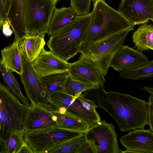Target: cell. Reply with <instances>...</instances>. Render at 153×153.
Returning a JSON list of instances; mask_svg holds the SVG:
<instances>
[{
    "instance_id": "obj_1",
    "label": "cell",
    "mask_w": 153,
    "mask_h": 153,
    "mask_svg": "<svg viewBox=\"0 0 153 153\" xmlns=\"http://www.w3.org/2000/svg\"><path fill=\"white\" fill-rule=\"evenodd\" d=\"M93 9L82 43L97 42L123 31L134 29L132 25L105 0H91Z\"/></svg>"
},
{
    "instance_id": "obj_2",
    "label": "cell",
    "mask_w": 153,
    "mask_h": 153,
    "mask_svg": "<svg viewBox=\"0 0 153 153\" xmlns=\"http://www.w3.org/2000/svg\"><path fill=\"white\" fill-rule=\"evenodd\" d=\"M91 15V13L77 16L67 25L51 36L47 42L50 51L67 62L79 53Z\"/></svg>"
},
{
    "instance_id": "obj_3",
    "label": "cell",
    "mask_w": 153,
    "mask_h": 153,
    "mask_svg": "<svg viewBox=\"0 0 153 153\" xmlns=\"http://www.w3.org/2000/svg\"><path fill=\"white\" fill-rule=\"evenodd\" d=\"M30 108L21 103L19 98L1 83L0 137L6 139L11 131L24 128Z\"/></svg>"
},
{
    "instance_id": "obj_4",
    "label": "cell",
    "mask_w": 153,
    "mask_h": 153,
    "mask_svg": "<svg viewBox=\"0 0 153 153\" xmlns=\"http://www.w3.org/2000/svg\"><path fill=\"white\" fill-rule=\"evenodd\" d=\"M48 106L78 118L90 127L101 120L93 102L82 94L75 97L60 91L48 98Z\"/></svg>"
},
{
    "instance_id": "obj_5",
    "label": "cell",
    "mask_w": 153,
    "mask_h": 153,
    "mask_svg": "<svg viewBox=\"0 0 153 153\" xmlns=\"http://www.w3.org/2000/svg\"><path fill=\"white\" fill-rule=\"evenodd\" d=\"M82 137L84 132L53 127L25 131L24 140L33 153H50L67 142Z\"/></svg>"
},
{
    "instance_id": "obj_6",
    "label": "cell",
    "mask_w": 153,
    "mask_h": 153,
    "mask_svg": "<svg viewBox=\"0 0 153 153\" xmlns=\"http://www.w3.org/2000/svg\"><path fill=\"white\" fill-rule=\"evenodd\" d=\"M56 4L50 0H25L23 15L26 34L45 36Z\"/></svg>"
},
{
    "instance_id": "obj_7",
    "label": "cell",
    "mask_w": 153,
    "mask_h": 153,
    "mask_svg": "<svg viewBox=\"0 0 153 153\" xmlns=\"http://www.w3.org/2000/svg\"><path fill=\"white\" fill-rule=\"evenodd\" d=\"M132 30H127L97 42L82 43L79 53L97 61L105 76L114 55L123 45L126 36Z\"/></svg>"
},
{
    "instance_id": "obj_8",
    "label": "cell",
    "mask_w": 153,
    "mask_h": 153,
    "mask_svg": "<svg viewBox=\"0 0 153 153\" xmlns=\"http://www.w3.org/2000/svg\"><path fill=\"white\" fill-rule=\"evenodd\" d=\"M113 124L101 120L84 132L94 153H121Z\"/></svg>"
},
{
    "instance_id": "obj_9",
    "label": "cell",
    "mask_w": 153,
    "mask_h": 153,
    "mask_svg": "<svg viewBox=\"0 0 153 153\" xmlns=\"http://www.w3.org/2000/svg\"><path fill=\"white\" fill-rule=\"evenodd\" d=\"M21 50L23 72L20 75V78L26 96L32 106L37 105L46 108L48 104V98L41 84L40 78L35 71L32 63L29 62L21 43Z\"/></svg>"
},
{
    "instance_id": "obj_10",
    "label": "cell",
    "mask_w": 153,
    "mask_h": 153,
    "mask_svg": "<svg viewBox=\"0 0 153 153\" xmlns=\"http://www.w3.org/2000/svg\"><path fill=\"white\" fill-rule=\"evenodd\" d=\"M69 76L80 81L104 85L105 76L98 62L90 57L82 55L78 60L69 63Z\"/></svg>"
},
{
    "instance_id": "obj_11",
    "label": "cell",
    "mask_w": 153,
    "mask_h": 153,
    "mask_svg": "<svg viewBox=\"0 0 153 153\" xmlns=\"http://www.w3.org/2000/svg\"><path fill=\"white\" fill-rule=\"evenodd\" d=\"M118 11L134 26L153 22V0H122Z\"/></svg>"
},
{
    "instance_id": "obj_12",
    "label": "cell",
    "mask_w": 153,
    "mask_h": 153,
    "mask_svg": "<svg viewBox=\"0 0 153 153\" xmlns=\"http://www.w3.org/2000/svg\"><path fill=\"white\" fill-rule=\"evenodd\" d=\"M150 61L141 52L126 45H122L115 53L109 67L119 72L143 66Z\"/></svg>"
},
{
    "instance_id": "obj_13",
    "label": "cell",
    "mask_w": 153,
    "mask_h": 153,
    "mask_svg": "<svg viewBox=\"0 0 153 153\" xmlns=\"http://www.w3.org/2000/svg\"><path fill=\"white\" fill-rule=\"evenodd\" d=\"M32 63L40 78L69 71V63L44 48L38 57Z\"/></svg>"
},
{
    "instance_id": "obj_14",
    "label": "cell",
    "mask_w": 153,
    "mask_h": 153,
    "mask_svg": "<svg viewBox=\"0 0 153 153\" xmlns=\"http://www.w3.org/2000/svg\"><path fill=\"white\" fill-rule=\"evenodd\" d=\"M120 140L126 149L137 153H153V132L150 129L133 130L123 136Z\"/></svg>"
},
{
    "instance_id": "obj_15",
    "label": "cell",
    "mask_w": 153,
    "mask_h": 153,
    "mask_svg": "<svg viewBox=\"0 0 153 153\" xmlns=\"http://www.w3.org/2000/svg\"><path fill=\"white\" fill-rule=\"evenodd\" d=\"M53 127H58V126L48 110L37 105L32 106L30 108L25 123V132Z\"/></svg>"
},
{
    "instance_id": "obj_16",
    "label": "cell",
    "mask_w": 153,
    "mask_h": 153,
    "mask_svg": "<svg viewBox=\"0 0 153 153\" xmlns=\"http://www.w3.org/2000/svg\"><path fill=\"white\" fill-rule=\"evenodd\" d=\"M0 62L7 69L15 72L19 75L23 72L21 43L19 40H14L10 45L1 51Z\"/></svg>"
},
{
    "instance_id": "obj_17",
    "label": "cell",
    "mask_w": 153,
    "mask_h": 153,
    "mask_svg": "<svg viewBox=\"0 0 153 153\" xmlns=\"http://www.w3.org/2000/svg\"><path fill=\"white\" fill-rule=\"evenodd\" d=\"M25 0H11L8 19L14 36V40H22L26 34L23 20V9Z\"/></svg>"
},
{
    "instance_id": "obj_18",
    "label": "cell",
    "mask_w": 153,
    "mask_h": 153,
    "mask_svg": "<svg viewBox=\"0 0 153 153\" xmlns=\"http://www.w3.org/2000/svg\"><path fill=\"white\" fill-rule=\"evenodd\" d=\"M46 108L53 116L59 128L84 132L89 127L86 123L78 118L68 114L60 112L49 106Z\"/></svg>"
},
{
    "instance_id": "obj_19",
    "label": "cell",
    "mask_w": 153,
    "mask_h": 153,
    "mask_svg": "<svg viewBox=\"0 0 153 153\" xmlns=\"http://www.w3.org/2000/svg\"><path fill=\"white\" fill-rule=\"evenodd\" d=\"M77 16L71 7L55 8L47 33L51 36L73 21Z\"/></svg>"
},
{
    "instance_id": "obj_20",
    "label": "cell",
    "mask_w": 153,
    "mask_h": 153,
    "mask_svg": "<svg viewBox=\"0 0 153 153\" xmlns=\"http://www.w3.org/2000/svg\"><path fill=\"white\" fill-rule=\"evenodd\" d=\"M132 39L137 51L142 52L153 50V25L147 22L141 24L133 33Z\"/></svg>"
},
{
    "instance_id": "obj_21",
    "label": "cell",
    "mask_w": 153,
    "mask_h": 153,
    "mask_svg": "<svg viewBox=\"0 0 153 153\" xmlns=\"http://www.w3.org/2000/svg\"><path fill=\"white\" fill-rule=\"evenodd\" d=\"M44 36L26 34L20 42L29 62L34 61L40 55L46 44Z\"/></svg>"
},
{
    "instance_id": "obj_22",
    "label": "cell",
    "mask_w": 153,
    "mask_h": 153,
    "mask_svg": "<svg viewBox=\"0 0 153 153\" xmlns=\"http://www.w3.org/2000/svg\"><path fill=\"white\" fill-rule=\"evenodd\" d=\"M69 75L68 71L40 78L41 84L48 98L56 92L64 91L65 83Z\"/></svg>"
},
{
    "instance_id": "obj_23",
    "label": "cell",
    "mask_w": 153,
    "mask_h": 153,
    "mask_svg": "<svg viewBox=\"0 0 153 153\" xmlns=\"http://www.w3.org/2000/svg\"><path fill=\"white\" fill-rule=\"evenodd\" d=\"M25 128L11 131L6 139L0 137V153H16L23 144Z\"/></svg>"
},
{
    "instance_id": "obj_24",
    "label": "cell",
    "mask_w": 153,
    "mask_h": 153,
    "mask_svg": "<svg viewBox=\"0 0 153 153\" xmlns=\"http://www.w3.org/2000/svg\"><path fill=\"white\" fill-rule=\"evenodd\" d=\"M0 70L1 77L6 86L19 98L23 104L31 107L32 105L28 99L22 94L20 85L13 72L6 69L0 62Z\"/></svg>"
},
{
    "instance_id": "obj_25",
    "label": "cell",
    "mask_w": 153,
    "mask_h": 153,
    "mask_svg": "<svg viewBox=\"0 0 153 153\" xmlns=\"http://www.w3.org/2000/svg\"><path fill=\"white\" fill-rule=\"evenodd\" d=\"M99 86L92 83L76 80L71 79L69 76L63 91L72 96L78 97L84 92L96 88Z\"/></svg>"
},
{
    "instance_id": "obj_26",
    "label": "cell",
    "mask_w": 153,
    "mask_h": 153,
    "mask_svg": "<svg viewBox=\"0 0 153 153\" xmlns=\"http://www.w3.org/2000/svg\"><path fill=\"white\" fill-rule=\"evenodd\" d=\"M120 75L122 78L137 80L153 77V60L137 68L120 72Z\"/></svg>"
},
{
    "instance_id": "obj_27",
    "label": "cell",
    "mask_w": 153,
    "mask_h": 153,
    "mask_svg": "<svg viewBox=\"0 0 153 153\" xmlns=\"http://www.w3.org/2000/svg\"><path fill=\"white\" fill-rule=\"evenodd\" d=\"M85 140L84 137L74 139L64 143L50 153H75L77 146Z\"/></svg>"
},
{
    "instance_id": "obj_28",
    "label": "cell",
    "mask_w": 153,
    "mask_h": 153,
    "mask_svg": "<svg viewBox=\"0 0 153 153\" xmlns=\"http://www.w3.org/2000/svg\"><path fill=\"white\" fill-rule=\"evenodd\" d=\"M71 7L78 16L90 13L91 0H70Z\"/></svg>"
},
{
    "instance_id": "obj_29",
    "label": "cell",
    "mask_w": 153,
    "mask_h": 153,
    "mask_svg": "<svg viewBox=\"0 0 153 153\" xmlns=\"http://www.w3.org/2000/svg\"><path fill=\"white\" fill-rule=\"evenodd\" d=\"M11 0H0V27L4 22L8 18Z\"/></svg>"
},
{
    "instance_id": "obj_30",
    "label": "cell",
    "mask_w": 153,
    "mask_h": 153,
    "mask_svg": "<svg viewBox=\"0 0 153 153\" xmlns=\"http://www.w3.org/2000/svg\"><path fill=\"white\" fill-rule=\"evenodd\" d=\"M148 112V125L150 130L153 132V96L150 95L149 96V102L147 103Z\"/></svg>"
},
{
    "instance_id": "obj_31",
    "label": "cell",
    "mask_w": 153,
    "mask_h": 153,
    "mask_svg": "<svg viewBox=\"0 0 153 153\" xmlns=\"http://www.w3.org/2000/svg\"><path fill=\"white\" fill-rule=\"evenodd\" d=\"M75 153H94V152L91 146L85 140L77 146Z\"/></svg>"
},
{
    "instance_id": "obj_32",
    "label": "cell",
    "mask_w": 153,
    "mask_h": 153,
    "mask_svg": "<svg viewBox=\"0 0 153 153\" xmlns=\"http://www.w3.org/2000/svg\"><path fill=\"white\" fill-rule=\"evenodd\" d=\"M10 22L7 19L3 23L1 29L3 34L6 37H9L13 33L12 30L10 28Z\"/></svg>"
},
{
    "instance_id": "obj_33",
    "label": "cell",
    "mask_w": 153,
    "mask_h": 153,
    "mask_svg": "<svg viewBox=\"0 0 153 153\" xmlns=\"http://www.w3.org/2000/svg\"><path fill=\"white\" fill-rule=\"evenodd\" d=\"M16 153H33V152L28 145L24 141Z\"/></svg>"
},
{
    "instance_id": "obj_34",
    "label": "cell",
    "mask_w": 153,
    "mask_h": 153,
    "mask_svg": "<svg viewBox=\"0 0 153 153\" xmlns=\"http://www.w3.org/2000/svg\"><path fill=\"white\" fill-rule=\"evenodd\" d=\"M142 88L151 95L153 96V88L148 86H145Z\"/></svg>"
},
{
    "instance_id": "obj_35",
    "label": "cell",
    "mask_w": 153,
    "mask_h": 153,
    "mask_svg": "<svg viewBox=\"0 0 153 153\" xmlns=\"http://www.w3.org/2000/svg\"><path fill=\"white\" fill-rule=\"evenodd\" d=\"M51 1H52V2H53L54 3L56 4V3L59 1V0H50Z\"/></svg>"
}]
</instances>
